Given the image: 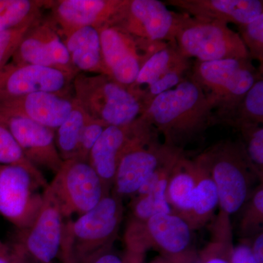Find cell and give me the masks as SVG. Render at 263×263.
I'll return each instance as SVG.
<instances>
[{"instance_id":"6da1fadb","label":"cell","mask_w":263,"mask_h":263,"mask_svg":"<svg viewBox=\"0 0 263 263\" xmlns=\"http://www.w3.org/2000/svg\"><path fill=\"white\" fill-rule=\"evenodd\" d=\"M141 117L163 136L164 143L181 150L202 141L214 126L212 108L191 76L154 99Z\"/></svg>"},{"instance_id":"7a4b0ae2","label":"cell","mask_w":263,"mask_h":263,"mask_svg":"<svg viewBox=\"0 0 263 263\" xmlns=\"http://www.w3.org/2000/svg\"><path fill=\"white\" fill-rule=\"evenodd\" d=\"M122 201L110 193L76 220L65 221L59 258L62 263H88L112 249L124 216Z\"/></svg>"},{"instance_id":"3957f363","label":"cell","mask_w":263,"mask_h":263,"mask_svg":"<svg viewBox=\"0 0 263 263\" xmlns=\"http://www.w3.org/2000/svg\"><path fill=\"white\" fill-rule=\"evenodd\" d=\"M217 189L219 212L231 216L239 212L258 179L240 140H222L197 155ZM259 180V179H258Z\"/></svg>"},{"instance_id":"277c9868","label":"cell","mask_w":263,"mask_h":263,"mask_svg":"<svg viewBox=\"0 0 263 263\" xmlns=\"http://www.w3.org/2000/svg\"><path fill=\"white\" fill-rule=\"evenodd\" d=\"M193 230L174 213L160 214L142 222L129 219L124 232L126 252L144 257L151 249L172 263H195Z\"/></svg>"},{"instance_id":"5b68a950","label":"cell","mask_w":263,"mask_h":263,"mask_svg":"<svg viewBox=\"0 0 263 263\" xmlns=\"http://www.w3.org/2000/svg\"><path fill=\"white\" fill-rule=\"evenodd\" d=\"M72 89L76 102L85 113L106 126L128 125L144 112L135 91L107 75L79 73Z\"/></svg>"},{"instance_id":"8992f818","label":"cell","mask_w":263,"mask_h":263,"mask_svg":"<svg viewBox=\"0 0 263 263\" xmlns=\"http://www.w3.org/2000/svg\"><path fill=\"white\" fill-rule=\"evenodd\" d=\"M192 78L198 84L212 110L213 117L239 103L259 78L251 59L193 62Z\"/></svg>"},{"instance_id":"52a82bcc","label":"cell","mask_w":263,"mask_h":263,"mask_svg":"<svg viewBox=\"0 0 263 263\" xmlns=\"http://www.w3.org/2000/svg\"><path fill=\"white\" fill-rule=\"evenodd\" d=\"M175 41L183 57L196 61L251 59L238 33L221 22L185 14Z\"/></svg>"},{"instance_id":"ba28073f","label":"cell","mask_w":263,"mask_h":263,"mask_svg":"<svg viewBox=\"0 0 263 263\" xmlns=\"http://www.w3.org/2000/svg\"><path fill=\"white\" fill-rule=\"evenodd\" d=\"M65 218L48 186L43 193L41 209L32 224L19 230L10 247L22 262L55 263L60 258Z\"/></svg>"},{"instance_id":"9c48e42d","label":"cell","mask_w":263,"mask_h":263,"mask_svg":"<svg viewBox=\"0 0 263 263\" xmlns=\"http://www.w3.org/2000/svg\"><path fill=\"white\" fill-rule=\"evenodd\" d=\"M48 186L65 218L89 212L110 194L89 162L79 159L64 161Z\"/></svg>"},{"instance_id":"30bf717a","label":"cell","mask_w":263,"mask_h":263,"mask_svg":"<svg viewBox=\"0 0 263 263\" xmlns=\"http://www.w3.org/2000/svg\"><path fill=\"white\" fill-rule=\"evenodd\" d=\"M159 133L141 117L125 126H108L90 152L89 163L110 193L114 176L124 155L158 138Z\"/></svg>"},{"instance_id":"8fae6325","label":"cell","mask_w":263,"mask_h":263,"mask_svg":"<svg viewBox=\"0 0 263 263\" xmlns=\"http://www.w3.org/2000/svg\"><path fill=\"white\" fill-rule=\"evenodd\" d=\"M184 15L158 0H125L110 26L140 39L173 42Z\"/></svg>"},{"instance_id":"7c38bea8","label":"cell","mask_w":263,"mask_h":263,"mask_svg":"<svg viewBox=\"0 0 263 263\" xmlns=\"http://www.w3.org/2000/svg\"><path fill=\"white\" fill-rule=\"evenodd\" d=\"M193 65V60L181 54L176 41L167 43L154 53L141 66L131 88L141 99L144 111L158 95L190 77Z\"/></svg>"},{"instance_id":"4fadbf2b","label":"cell","mask_w":263,"mask_h":263,"mask_svg":"<svg viewBox=\"0 0 263 263\" xmlns=\"http://www.w3.org/2000/svg\"><path fill=\"white\" fill-rule=\"evenodd\" d=\"M43 187L34 175L22 166H0V214L19 230L28 228L43 202Z\"/></svg>"},{"instance_id":"5bb4252c","label":"cell","mask_w":263,"mask_h":263,"mask_svg":"<svg viewBox=\"0 0 263 263\" xmlns=\"http://www.w3.org/2000/svg\"><path fill=\"white\" fill-rule=\"evenodd\" d=\"M183 153L185 150L161 143L159 138L133 148L119 162L110 193L122 200L136 196L142 185L157 170Z\"/></svg>"},{"instance_id":"9a60e30c","label":"cell","mask_w":263,"mask_h":263,"mask_svg":"<svg viewBox=\"0 0 263 263\" xmlns=\"http://www.w3.org/2000/svg\"><path fill=\"white\" fill-rule=\"evenodd\" d=\"M76 76L51 67L11 62L0 69V103L36 92L71 95Z\"/></svg>"},{"instance_id":"2e32d148","label":"cell","mask_w":263,"mask_h":263,"mask_svg":"<svg viewBox=\"0 0 263 263\" xmlns=\"http://www.w3.org/2000/svg\"><path fill=\"white\" fill-rule=\"evenodd\" d=\"M12 62L51 67L78 75L58 29L51 19L43 17L34 22L21 39Z\"/></svg>"},{"instance_id":"e0dca14e","label":"cell","mask_w":263,"mask_h":263,"mask_svg":"<svg viewBox=\"0 0 263 263\" xmlns=\"http://www.w3.org/2000/svg\"><path fill=\"white\" fill-rule=\"evenodd\" d=\"M0 125L14 137L24 155L37 168L57 174L64 161L55 142V131L21 116L0 111Z\"/></svg>"},{"instance_id":"ac0fdd59","label":"cell","mask_w":263,"mask_h":263,"mask_svg":"<svg viewBox=\"0 0 263 263\" xmlns=\"http://www.w3.org/2000/svg\"><path fill=\"white\" fill-rule=\"evenodd\" d=\"M107 76L131 89L145 60L136 37L114 26L99 29Z\"/></svg>"},{"instance_id":"d6986e66","label":"cell","mask_w":263,"mask_h":263,"mask_svg":"<svg viewBox=\"0 0 263 263\" xmlns=\"http://www.w3.org/2000/svg\"><path fill=\"white\" fill-rule=\"evenodd\" d=\"M125 0L51 1V20L64 35L85 27L111 25Z\"/></svg>"},{"instance_id":"ffe728a7","label":"cell","mask_w":263,"mask_h":263,"mask_svg":"<svg viewBox=\"0 0 263 263\" xmlns=\"http://www.w3.org/2000/svg\"><path fill=\"white\" fill-rule=\"evenodd\" d=\"M76 103L73 95L36 92L0 103V111L14 114L56 130Z\"/></svg>"},{"instance_id":"44dd1931","label":"cell","mask_w":263,"mask_h":263,"mask_svg":"<svg viewBox=\"0 0 263 263\" xmlns=\"http://www.w3.org/2000/svg\"><path fill=\"white\" fill-rule=\"evenodd\" d=\"M165 5L193 18L237 26L263 14L262 0H167Z\"/></svg>"},{"instance_id":"7402d4cb","label":"cell","mask_w":263,"mask_h":263,"mask_svg":"<svg viewBox=\"0 0 263 263\" xmlns=\"http://www.w3.org/2000/svg\"><path fill=\"white\" fill-rule=\"evenodd\" d=\"M64 42L76 72L107 75L99 29L85 27L64 35Z\"/></svg>"},{"instance_id":"603a6c76","label":"cell","mask_w":263,"mask_h":263,"mask_svg":"<svg viewBox=\"0 0 263 263\" xmlns=\"http://www.w3.org/2000/svg\"><path fill=\"white\" fill-rule=\"evenodd\" d=\"M194 160L196 166V186L191 209L183 218L193 231L210 223L215 216L214 213L219 205L217 189L210 173L197 156Z\"/></svg>"},{"instance_id":"cb8c5ba5","label":"cell","mask_w":263,"mask_h":263,"mask_svg":"<svg viewBox=\"0 0 263 263\" xmlns=\"http://www.w3.org/2000/svg\"><path fill=\"white\" fill-rule=\"evenodd\" d=\"M196 179L195 160L183 154L171 170L166 189V198L172 212L182 219L191 209Z\"/></svg>"},{"instance_id":"d4e9b609","label":"cell","mask_w":263,"mask_h":263,"mask_svg":"<svg viewBox=\"0 0 263 263\" xmlns=\"http://www.w3.org/2000/svg\"><path fill=\"white\" fill-rule=\"evenodd\" d=\"M214 126H229L238 130L249 124H263V78H259L239 103L213 117Z\"/></svg>"},{"instance_id":"484cf974","label":"cell","mask_w":263,"mask_h":263,"mask_svg":"<svg viewBox=\"0 0 263 263\" xmlns=\"http://www.w3.org/2000/svg\"><path fill=\"white\" fill-rule=\"evenodd\" d=\"M209 226L210 240L197 252L195 263H231L234 245L230 216L219 212Z\"/></svg>"},{"instance_id":"4316f807","label":"cell","mask_w":263,"mask_h":263,"mask_svg":"<svg viewBox=\"0 0 263 263\" xmlns=\"http://www.w3.org/2000/svg\"><path fill=\"white\" fill-rule=\"evenodd\" d=\"M51 1L0 0V33L32 25L42 17L43 8Z\"/></svg>"},{"instance_id":"83f0119b","label":"cell","mask_w":263,"mask_h":263,"mask_svg":"<svg viewBox=\"0 0 263 263\" xmlns=\"http://www.w3.org/2000/svg\"><path fill=\"white\" fill-rule=\"evenodd\" d=\"M88 117L76 102L70 115L55 130V142L62 160L77 158L81 134Z\"/></svg>"},{"instance_id":"f1b7e54d","label":"cell","mask_w":263,"mask_h":263,"mask_svg":"<svg viewBox=\"0 0 263 263\" xmlns=\"http://www.w3.org/2000/svg\"><path fill=\"white\" fill-rule=\"evenodd\" d=\"M240 210L242 213L238 226L240 238H252L262 231L263 183L254 188Z\"/></svg>"},{"instance_id":"f546056e","label":"cell","mask_w":263,"mask_h":263,"mask_svg":"<svg viewBox=\"0 0 263 263\" xmlns=\"http://www.w3.org/2000/svg\"><path fill=\"white\" fill-rule=\"evenodd\" d=\"M0 164L2 165L22 166L30 171L43 188L48 183L39 168L29 162L18 142L6 128L0 125Z\"/></svg>"},{"instance_id":"4dcf8cb0","label":"cell","mask_w":263,"mask_h":263,"mask_svg":"<svg viewBox=\"0 0 263 263\" xmlns=\"http://www.w3.org/2000/svg\"><path fill=\"white\" fill-rule=\"evenodd\" d=\"M171 213L173 212L166 198V190H155L146 195L134 197L129 219L145 222L157 214Z\"/></svg>"},{"instance_id":"1f68e13d","label":"cell","mask_w":263,"mask_h":263,"mask_svg":"<svg viewBox=\"0 0 263 263\" xmlns=\"http://www.w3.org/2000/svg\"><path fill=\"white\" fill-rule=\"evenodd\" d=\"M240 141L254 173L260 183L263 182L262 124H249L238 129Z\"/></svg>"},{"instance_id":"d6a6232c","label":"cell","mask_w":263,"mask_h":263,"mask_svg":"<svg viewBox=\"0 0 263 263\" xmlns=\"http://www.w3.org/2000/svg\"><path fill=\"white\" fill-rule=\"evenodd\" d=\"M238 34L251 60L263 65V14L249 23L238 26Z\"/></svg>"},{"instance_id":"836d02e7","label":"cell","mask_w":263,"mask_h":263,"mask_svg":"<svg viewBox=\"0 0 263 263\" xmlns=\"http://www.w3.org/2000/svg\"><path fill=\"white\" fill-rule=\"evenodd\" d=\"M106 127L108 126L100 121L88 117L81 134L79 152L76 159L88 162L90 152Z\"/></svg>"},{"instance_id":"e575fe53","label":"cell","mask_w":263,"mask_h":263,"mask_svg":"<svg viewBox=\"0 0 263 263\" xmlns=\"http://www.w3.org/2000/svg\"><path fill=\"white\" fill-rule=\"evenodd\" d=\"M31 26L0 33V69L7 65L8 60L12 58L21 39Z\"/></svg>"},{"instance_id":"d590c367","label":"cell","mask_w":263,"mask_h":263,"mask_svg":"<svg viewBox=\"0 0 263 263\" xmlns=\"http://www.w3.org/2000/svg\"><path fill=\"white\" fill-rule=\"evenodd\" d=\"M231 263H257L251 249V238H240L239 243L233 247Z\"/></svg>"},{"instance_id":"8d00e7d4","label":"cell","mask_w":263,"mask_h":263,"mask_svg":"<svg viewBox=\"0 0 263 263\" xmlns=\"http://www.w3.org/2000/svg\"><path fill=\"white\" fill-rule=\"evenodd\" d=\"M251 249L257 263H263V231L251 238Z\"/></svg>"},{"instance_id":"74e56055","label":"cell","mask_w":263,"mask_h":263,"mask_svg":"<svg viewBox=\"0 0 263 263\" xmlns=\"http://www.w3.org/2000/svg\"><path fill=\"white\" fill-rule=\"evenodd\" d=\"M88 263H127V262L124 256L121 257L117 254L114 253L112 249H110L108 252H104L91 259Z\"/></svg>"},{"instance_id":"f35d334b","label":"cell","mask_w":263,"mask_h":263,"mask_svg":"<svg viewBox=\"0 0 263 263\" xmlns=\"http://www.w3.org/2000/svg\"><path fill=\"white\" fill-rule=\"evenodd\" d=\"M0 263H20L10 246L0 241Z\"/></svg>"},{"instance_id":"ab89813d","label":"cell","mask_w":263,"mask_h":263,"mask_svg":"<svg viewBox=\"0 0 263 263\" xmlns=\"http://www.w3.org/2000/svg\"><path fill=\"white\" fill-rule=\"evenodd\" d=\"M149 263H172L170 262V261L167 260V259L163 258L162 257H157L155 259H154L153 261Z\"/></svg>"},{"instance_id":"60d3db41","label":"cell","mask_w":263,"mask_h":263,"mask_svg":"<svg viewBox=\"0 0 263 263\" xmlns=\"http://www.w3.org/2000/svg\"><path fill=\"white\" fill-rule=\"evenodd\" d=\"M23 263H30V262H23Z\"/></svg>"}]
</instances>
